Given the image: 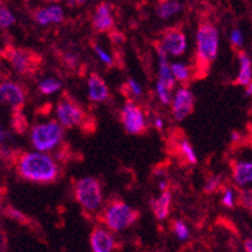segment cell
<instances>
[{
	"instance_id": "obj_1",
	"label": "cell",
	"mask_w": 252,
	"mask_h": 252,
	"mask_svg": "<svg viewBox=\"0 0 252 252\" xmlns=\"http://www.w3.org/2000/svg\"><path fill=\"white\" fill-rule=\"evenodd\" d=\"M15 163L19 177L32 183H53L60 175L58 164L48 153H22L15 157Z\"/></svg>"
},
{
	"instance_id": "obj_2",
	"label": "cell",
	"mask_w": 252,
	"mask_h": 252,
	"mask_svg": "<svg viewBox=\"0 0 252 252\" xmlns=\"http://www.w3.org/2000/svg\"><path fill=\"white\" fill-rule=\"evenodd\" d=\"M138 220V211L120 199L110 202L102 212L103 223L111 232L125 231Z\"/></svg>"
},
{
	"instance_id": "obj_3",
	"label": "cell",
	"mask_w": 252,
	"mask_h": 252,
	"mask_svg": "<svg viewBox=\"0 0 252 252\" xmlns=\"http://www.w3.org/2000/svg\"><path fill=\"white\" fill-rule=\"evenodd\" d=\"M195 47L199 66L208 67L215 62L220 47V34L213 24L204 23L199 26L195 34Z\"/></svg>"
},
{
	"instance_id": "obj_4",
	"label": "cell",
	"mask_w": 252,
	"mask_h": 252,
	"mask_svg": "<svg viewBox=\"0 0 252 252\" xmlns=\"http://www.w3.org/2000/svg\"><path fill=\"white\" fill-rule=\"evenodd\" d=\"M63 132V127L58 121L51 120L37 124L31 130L32 145L37 152H52L62 141Z\"/></svg>"
},
{
	"instance_id": "obj_5",
	"label": "cell",
	"mask_w": 252,
	"mask_h": 252,
	"mask_svg": "<svg viewBox=\"0 0 252 252\" xmlns=\"http://www.w3.org/2000/svg\"><path fill=\"white\" fill-rule=\"evenodd\" d=\"M75 198L87 212H96L103 202L102 186L94 177L80 178L75 183Z\"/></svg>"
},
{
	"instance_id": "obj_6",
	"label": "cell",
	"mask_w": 252,
	"mask_h": 252,
	"mask_svg": "<svg viewBox=\"0 0 252 252\" xmlns=\"http://www.w3.org/2000/svg\"><path fill=\"white\" fill-rule=\"evenodd\" d=\"M120 120L124 129L130 135H141L146 130V119L143 109L132 101L123 105L120 111Z\"/></svg>"
},
{
	"instance_id": "obj_7",
	"label": "cell",
	"mask_w": 252,
	"mask_h": 252,
	"mask_svg": "<svg viewBox=\"0 0 252 252\" xmlns=\"http://www.w3.org/2000/svg\"><path fill=\"white\" fill-rule=\"evenodd\" d=\"M56 116L57 121L63 129H72L76 126L81 125L85 120V112L78 106L75 101L68 100V98H62L57 103L56 109Z\"/></svg>"
},
{
	"instance_id": "obj_8",
	"label": "cell",
	"mask_w": 252,
	"mask_h": 252,
	"mask_svg": "<svg viewBox=\"0 0 252 252\" xmlns=\"http://www.w3.org/2000/svg\"><path fill=\"white\" fill-rule=\"evenodd\" d=\"M194 94L187 87H181L173 94V100L170 106H172V115L174 120L183 121L188 118L194 109Z\"/></svg>"
},
{
	"instance_id": "obj_9",
	"label": "cell",
	"mask_w": 252,
	"mask_h": 252,
	"mask_svg": "<svg viewBox=\"0 0 252 252\" xmlns=\"http://www.w3.org/2000/svg\"><path fill=\"white\" fill-rule=\"evenodd\" d=\"M160 44L166 55L179 57L187 51V38L183 31L179 28L166 29L161 35Z\"/></svg>"
},
{
	"instance_id": "obj_10",
	"label": "cell",
	"mask_w": 252,
	"mask_h": 252,
	"mask_svg": "<svg viewBox=\"0 0 252 252\" xmlns=\"http://www.w3.org/2000/svg\"><path fill=\"white\" fill-rule=\"evenodd\" d=\"M5 58L9 61V63L12 64L13 68L20 73V75H27L31 73L34 67V56L29 53L28 51L19 48H9L5 49Z\"/></svg>"
},
{
	"instance_id": "obj_11",
	"label": "cell",
	"mask_w": 252,
	"mask_h": 252,
	"mask_svg": "<svg viewBox=\"0 0 252 252\" xmlns=\"http://www.w3.org/2000/svg\"><path fill=\"white\" fill-rule=\"evenodd\" d=\"M26 102V91L20 85L12 81L0 83V103L13 109H20Z\"/></svg>"
},
{
	"instance_id": "obj_12",
	"label": "cell",
	"mask_w": 252,
	"mask_h": 252,
	"mask_svg": "<svg viewBox=\"0 0 252 252\" xmlns=\"http://www.w3.org/2000/svg\"><path fill=\"white\" fill-rule=\"evenodd\" d=\"M90 246L92 252H112L116 249V240L110 229L96 227L90 235Z\"/></svg>"
},
{
	"instance_id": "obj_13",
	"label": "cell",
	"mask_w": 252,
	"mask_h": 252,
	"mask_svg": "<svg viewBox=\"0 0 252 252\" xmlns=\"http://www.w3.org/2000/svg\"><path fill=\"white\" fill-rule=\"evenodd\" d=\"M89 85V98L92 102L100 103L109 100L110 91L106 82L102 80V77L96 73H92L87 81Z\"/></svg>"
},
{
	"instance_id": "obj_14",
	"label": "cell",
	"mask_w": 252,
	"mask_h": 252,
	"mask_svg": "<svg viewBox=\"0 0 252 252\" xmlns=\"http://www.w3.org/2000/svg\"><path fill=\"white\" fill-rule=\"evenodd\" d=\"M157 52L158 56H159V80L158 81H160L164 86H166L169 90H173L175 80L173 77L172 67H170L169 61H168V55L160 44L157 46Z\"/></svg>"
},
{
	"instance_id": "obj_15",
	"label": "cell",
	"mask_w": 252,
	"mask_h": 252,
	"mask_svg": "<svg viewBox=\"0 0 252 252\" xmlns=\"http://www.w3.org/2000/svg\"><path fill=\"white\" fill-rule=\"evenodd\" d=\"M92 24H94V31L100 32V33H105V32L110 31L114 26V18L111 14V9L107 4L102 3L97 6L96 12H94V19H92Z\"/></svg>"
},
{
	"instance_id": "obj_16",
	"label": "cell",
	"mask_w": 252,
	"mask_h": 252,
	"mask_svg": "<svg viewBox=\"0 0 252 252\" xmlns=\"http://www.w3.org/2000/svg\"><path fill=\"white\" fill-rule=\"evenodd\" d=\"M172 206V193L169 190H164L158 198L150 201V208L158 220H164L168 218Z\"/></svg>"
},
{
	"instance_id": "obj_17",
	"label": "cell",
	"mask_w": 252,
	"mask_h": 252,
	"mask_svg": "<svg viewBox=\"0 0 252 252\" xmlns=\"http://www.w3.org/2000/svg\"><path fill=\"white\" fill-rule=\"evenodd\" d=\"M63 18H64V13H63V9L60 5H51L48 8L39 9L34 13V20L40 26L61 23Z\"/></svg>"
},
{
	"instance_id": "obj_18",
	"label": "cell",
	"mask_w": 252,
	"mask_h": 252,
	"mask_svg": "<svg viewBox=\"0 0 252 252\" xmlns=\"http://www.w3.org/2000/svg\"><path fill=\"white\" fill-rule=\"evenodd\" d=\"M233 181L236 184L245 187L252 183V160H238L232 166Z\"/></svg>"
},
{
	"instance_id": "obj_19",
	"label": "cell",
	"mask_w": 252,
	"mask_h": 252,
	"mask_svg": "<svg viewBox=\"0 0 252 252\" xmlns=\"http://www.w3.org/2000/svg\"><path fill=\"white\" fill-rule=\"evenodd\" d=\"M238 62H240V72L237 76V83L240 86H249L252 82L251 58L246 53H241L238 56Z\"/></svg>"
},
{
	"instance_id": "obj_20",
	"label": "cell",
	"mask_w": 252,
	"mask_h": 252,
	"mask_svg": "<svg viewBox=\"0 0 252 252\" xmlns=\"http://www.w3.org/2000/svg\"><path fill=\"white\" fill-rule=\"evenodd\" d=\"M170 67H172V73L175 81L181 83H187L190 80L192 72H190V67L187 63L174 62L170 64Z\"/></svg>"
},
{
	"instance_id": "obj_21",
	"label": "cell",
	"mask_w": 252,
	"mask_h": 252,
	"mask_svg": "<svg viewBox=\"0 0 252 252\" xmlns=\"http://www.w3.org/2000/svg\"><path fill=\"white\" fill-rule=\"evenodd\" d=\"M182 4L177 0H168L165 3H163L160 5V8L158 9V15L161 18V19H168L172 15L177 14L178 12H181Z\"/></svg>"
},
{
	"instance_id": "obj_22",
	"label": "cell",
	"mask_w": 252,
	"mask_h": 252,
	"mask_svg": "<svg viewBox=\"0 0 252 252\" xmlns=\"http://www.w3.org/2000/svg\"><path fill=\"white\" fill-rule=\"evenodd\" d=\"M62 87V83H61L60 80L57 78H53V77H49V78H44L39 82L38 85V89L39 91L42 92L43 94H53L56 92H58Z\"/></svg>"
},
{
	"instance_id": "obj_23",
	"label": "cell",
	"mask_w": 252,
	"mask_h": 252,
	"mask_svg": "<svg viewBox=\"0 0 252 252\" xmlns=\"http://www.w3.org/2000/svg\"><path fill=\"white\" fill-rule=\"evenodd\" d=\"M179 153L182 154V157L186 159V161H188L189 164H197L198 163V157L195 154L194 149H193L192 144L189 143L187 139H182L179 141Z\"/></svg>"
},
{
	"instance_id": "obj_24",
	"label": "cell",
	"mask_w": 252,
	"mask_h": 252,
	"mask_svg": "<svg viewBox=\"0 0 252 252\" xmlns=\"http://www.w3.org/2000/svg\"><path fill=\"white\" fill-rule=\"evenodd\" d=\"M155 91H157V96L163 105H170L173 100L172 90H169L166 86H164L160 81H157L155 85Z\"/></svg>"
},
{
	"instance_id": "obj_25",
	"label": "cell",
	"mask_w": 252,
	"mask_h": 252,
	"mask_svg": "<svg viewBox=\"0 0 252 252\" xmlns=\"http://www.w3.org/2000/svg\"><path fill=\"white\" fill-rule=\"evenodd\" d=\"M173 232H174L175 237L179 241H187L190 237V231L189 227L184 223L183 220H178L173 223Z\"/></svg>"
},
{
	"instance_id": "obj_26",
	"label": "cell",
	"mask_w": 252,
	"mask_h": 252,
	"mask_svg": "<svg viewBox=\"0 0 252 252\" xmlns=\"http://www.w3.org/2000/svg\"><path fill=\"white\" fill-rule=\"evenodd\" d=\"M15 23V18L6 6L0 5V28L6 29Z\"/></svg>"
},
{
	"instance_id": "obj_27",
	"label": "cell",
	"mask_w": 252,
	"mask_h": 252,
	"mask_svg": "<svg viewBox=\"0 0 252 252\" xmlns=\"http://www.w3.org/2000/svg\"><path fill=\"white\" fill-rule=\"evenodd\" d=\"M220 184H222V177H220V175H215V177L208 178L203 186L204 192L206 193L217 192L218 188H220Z\"/></svg>"
},
{
	"instance_id": "obj_28",
	"label": "cell",
	"mask_w": 252,
	"mask_h": 252,
	"mask_svg": "<svg viewBox=\"0 0 252 252\" xmlns=\"http://www.w3.org/2000/svg\"><path fill=\"white\" fill-rule=\"evenodd\" d=\"M126 89L129 91V94L131 96H134L135 98H140L143 96V87H141L140 83L138 81H135L134 78H129L127 82H126Z\"/></svg>"
},
{
	"instance_id": "obj_29",
	"label": "cell",
	"mask_w": 252,
	"mask_h": 252,
	"mask_svg": "<svg viewBox=\"0 0 252 252\" xmlns=\"http://www.w3.org/2000/svg\"><path fill=\"white\" fill-rule=\"evenodd\" d=\"M92 48H94V52L96 53V56H97L98 60H100L101 62L105 63L106 66H112V64H114V60H112L111 56H110L106 51H103V49L101 48V46L94 44Z\"/></svg>"
},
{
	"instance_id": "obj_30",
	"label": "cell",
	"mask_w": 252,
	"mask_h": 252,
	"mask_svg": "<svg viewBox=\"0 0 252 252\" xmlns=\"http://www.w3.org/2000/svg\"><path fill=\"white\" fill-rule=\"evenodd\" d=\"M222 204L227 208H232L235 206V192H233V189H224L223 195H222Z\"/></svg>"
},
{
	"instance_id": "obj_31",
	"label": "cell",
	"mask_w": 252,
	"mask_h": 252,
	"mask_svg": "<svg viewBox=\"0 0 252 252\" xmlns=\"http://www.w3.org/2000/svg\"><path fill=\"white\" fill-rule=\"evenodd\" d=\"M241 204L244 207H246L247 209H252V190L251 189H246V190H242L240 197Z\"/></svg>"
},
{
	"instance_id": "obj_32",
	"label": "cell",
	"mask_w": 252,
	"mask_h": 252,
	"mask_svg": "<svg viewBox=\"0 0 252 252\" xmlns=\"http://www.w3.org/2000/svg\"><path fill=\"white\" fill-rule=\"evenodd\" d=\"M6 213H8V216L12 218V220H19V222H22V223H26L27 222L26 216L20 212V211H18L17 208H12V207H9V208L6 209Z\"/></svg>"
},
{
	"instance_id": "obj_33",
	"label": "cell",
	"mask_w": 252,
	"mask_h": 252,
	"mask_svg": "<svg viewBox=\"0 0 252 252\" xmlns=\"http://www.w3.org/2000/svg\"><path fill=\"white\" fill-rule=\"evenodd\" d=\"M244 34H242V32L240 29H233L231 32V42H232L233 46L241 47L244 44Z\"/></svg>"
},
{
	"instance_id": "obj_34",
	"label": "cell",
	"mask_w": 252,
	"mask_h": 252,
	"mask_svg": "<svg viewBox=\"0 0 252 252\" xmlns=\"http://www.w3.org/2000/svg\"><path fill=\"white\" fill-rule=\"evenodd\" d=\"M154 126L159 130V131H161V130L164 129V121L160 116H157V118L154 119Z\"/></svg>"
},
{
	"instance_id": "obj_35",
	"label": "cell",
	"mask_w": 252,
	"mask_h": 252,
	"mask_svg": "<svg viewBox=\"0 0 252 252\" xmlns=\"http://www.w3.org/2000/svg\"><path fill=\"white\" fill-rule=\"evenodd\" d=\"M111 38L115 43H123L124 42V35L121 33H112Z\"/></svg>"
},
{
	"instance_id": "obj_36",
	"label": "cell",
	"mask_w": 252,
	"mask_h": 252,
	"mask_svg": "<svg viewBox=\"0 0 252 252\" xmlns=\"http://www.w3.org/2000/svg\"><path fill=\"white\" fill-rule=\"evenodd\" d=\"M6 139H8V132L4 130L3 126L0 125V144H3Z\"/></svg>"
},
{
	"instance_id": "obj_37",
	"label": "cell",
	"mask_w": 252,
	"mask_h": 252,
	"mask_svg": "<svg viewBox=\"0 0 252 252\" xmlns=\"http://www.w3.org/2000/svg\"><path fill=\"white\" fill-rule=\"evenodd\" d=\"M244 247L246 252H252V238H249V240L245 241Z\"/></svg>"
},
{
	"instance_id": "obj_38",
	"label": "cell",
	"mask_w": 252,
	"mask_h": 252,
	"mask_svg": "<svg viewBox=\"0 0 252 252\" xmlns=\"http://www.w3.org/2000/svg\"><path fill=\"white\" fill-rule=\"evenodd\" d=\"M246 94L247 96H251L252 94V82L250 83L249 86H246Z\"/></svg>"
},
{
	"instance_id": "obj_39",
	"label": "cell",
	"mask_w": 252,
	"mask_h": 252,
	"mask_svg": "<svg viewBox=\"0 0 252 252\" xmlns=\"http://www.w3.org/2000/svg\"><path fill=\"white\" fill-rule=\"evenodd\" d=\"M76 1H77L78 4H82V3H85V1H86V0H76Z\"/></svg>"
}]
</instances>
